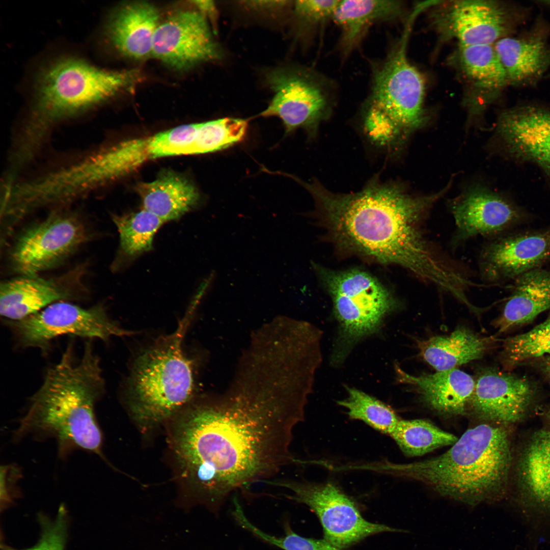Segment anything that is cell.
Listing matches in <instances>:
<instances>
[{
    "label": "cell",
    "instance_id": "cell-1",
    "mask_svg": "<svg viewBox=\"0 0 550 550\" xmlns=\"http://www.w3.org/2000/svg\"><path fill=\"white\" fill-rule=\"evenodd\" d=\"M306 405L266 387H240L195 406L174 444L201 502L218 510L233 492L265 483L296 462L290 447Z\"/></svg>",
    "mask_w": 550,
    "mask_h": 550
},
{
    "label": "cell",
    "instance_id": "cell-2",
    "mask_svg": "<svg viewBox=\"0 0 550 550\" xmlns=\"http://www.w3.org/2000/svg\"><path fill=\"white\" fill-rule=\"evenodd\" d=\"M342 248L382 263L400 265L448 293L459 285V269L425 235L422 222L445 193L415 197L399 186L374 182L350 194L333 193L316 182H301Z\"/></svg>",
    "mask_w": 550,
    "mask_h": 550
},
{
    "label": "cell",
    "instance_id": "cell-3",
    "mask_svg": "<svg viewBox=\"0 0 550 550\" xmlns=\"http://www.w3.org/2000/svg\"><path fill=\"white\" fill-rule=\"evenodd\" d=\"M102 372L91 340L85 343L80 358L69 343L31 397L14 432L15 439L52 438L61 458L75 449L102 456V434L95 415V404L105 389Z\"/></svg>",
    "mask_w": 550,
    "mask_h": 550
},
{
    "label": "cell",
    "instance_id": "cell-4",
    "mask_svg": "<svg viewBox=\"0 0 550 550\" xmlns=\"http://www.w3.org/2000/svg\"><path fill=\"white\" fill-rule=\"evenodd\" d=\"M511 463L506 430L499 424L484 422L468 429L439 456L407 464H387L386 469L473 506L501 497Z\"/></svg>",
    "mask_w": 550,
    "mask_h": 550
},
{
    "label": "cell",
    "instance_id": "cell-5",
    "mask_svg": "<svg viewBox=\"0 0 550 550\" xmlns=\"http://www.w3.org/2000/svg\"><path fill=\"white\" fill-rule=\"evenodd\" d=\"M138 69L111 71L76 58L60 59L41 73L37 99L16 149L32 159L57 122L130 90L141 81Z\"/></svg>",
    "mask_w": 550,
    "mask_h": 550
},
{
    "label": "cell",
    "instance_id": "cell-6",
    "mask_svg": "<svg viewBox=\"0 0 550 550\" xmlns=\"http://www.w3.org/2000/svg\"><path fill=\"white\" fill-rule=\"evenodd\" d=\"M188 313L173 334L158 338L135 360L127 383L131 410L144 424H155L182 407L195 389L193 362L182 341Z\"/></svg>",
    "mask_w": 550,
    "mask_h": 550
},
{
    "label": "cell",
    "instance_id": "cell-7",
    "mask_svg": "<svg viewBox=\"0 0 550 550\" xmlns=\"http://www.w3.org/2000/svg\"><path fill=\"white\" fill-rule=\"evenodd\" d=\"M408 29L373 73L364 125L370 139L379 146L397 144L426 121L424 78L406 53Z\"/></svg>",
    "mask_w": 550,
    "mask_h": 550
},
{
    "label": "cell",
    "instance_id": "cell-8",
    "mask_svg": "<svg viewBox=\"0 0 550 550\" xmlns=\"http://www.w3.org/2000/svg\"><path fill=\"white\" fill-rule=\"evenodd\" d=\"M319 269L338 322V346L334 356L338 362L356 342L377 332L384 319L399 305L388 289L365 271Z\"/></svg>",
    "mask_w": 550,
    "mask_h": 550
},
{
    "label": "cell",
    "instance_id": "cell-9",
    "mask_svg": "<svg viewBox=\"0 0 550 550\" xmlns=\"http://www.w3.org/2000/svg\"><path fill=\"white\" fill-rule=\"evenodd\" d=\"M273 97L259 116L281 120L286 134L299 127L313 131L329 113L335 94L333 83L302 66H280L264 74Z\"/></svg>",
    "mask_w": 550,
    "mask_h": 550
},
{
    "label": "cell",
    "instance_id": "cell-10",
    "mask_svg": "<svg viewBox=\"0 0 550 550\" xmlns=\"http://www.w3.org/2000/svg\"><path fill=\"white\" fill-rule=\"evenodd\" d=\"M91 236L79 215L53 211L17 235L9 253L11 268L18 275H39L61 264Z\"/></svg>",
    "mask_w": 550,
    "mask_h": 550
},
{
    "label": "cell",
    "instance_id": "cell-11",
    "mask_svg": "<svg viewBox=\"0 0 550 550\" xmlns=\"http://www.w3.org/2000/svg\"><path fill=\"white\" fill-rule=\"evenodd\" d=\"M5 321L21 346L44 351L48 349L52 340L63 335L107 341L113 336L131 334L112 320L101 304L84 308L60 301L22 319Z\"/></svg>",
    "mask_w": 550,
    "mask_h": 550
},
{
    "label": "cell",
    "instance_id": "cell-12",
    "mask_svg": "<svg viewBox=\"0 0 550 550\" xmlns=\"http://www.w3.org/2000/svg\"><path fill=\"white\" fill-rule=\"evenodd\" d=\"M265 483L290 490L292 494L286 497L308 506L321 522L324 539L338 547H346L377 533L400 531L365 519L355 502L332 482L281 480Z\"/></svg>",
    "mask_w": 550,
    "mask_h": 550
},
{
    "label": "cell",
    "instance_id": "cell-13",
    "mask_svg": "<svg viewBox=\"0 0 550 550\" xmlns=\"http://www.w3.org/2000/svg\"><path fill=\"white\" fill-rule=\"evenodd\" d=\"M152 56L177 70L215 61L223 56L208 20L198 10L176 12L158 25Z\"/></svg>",
    "mask_w": 550,
    "mask_h": 550
},
{
    "label": "cell",
    "instance_id": "cell-14",
    "mask_svg": "<svg viewBox=\"0 0 550 550\" xmlns=\"http://www.w3.org/2000/svg\"><path fill=\"white\" fill-rule=\"evenodd\" d=\"M86 270L84 264L57 277L18 275L2 282L1 316L5 320H18L54 302L82 298L87 293L83 283Z\"/></svg>",
    "mask_w": 550,
    "mask_h": 550
},
{
    "label": "cell",
    "instance_id": "cell-15",
    "mask_svg": "<svg viewBox=\"0 0 550 550\" xmlns=\"http://www.w3.org/2000/svg\"><path fill=\"white\" fill-rule=\"evenodd\" d=\"M526 8L496 1H457L443 16L446 30L459 45L494 44L510 36L526 20Z\"/></svg>",
    "mask_w": 550,
    "mask_h": 550
},
{
    "label": "cell",
    "instance_id": "cell-16",
    "mask_svg": "<svg viewBox=\"0 0 550 550\" xmlns=\"http://www.w3.org/2000/svg\"><path fill=\"white\" fill-rule=\"evenodd\" d=\"M468 407L478 418L497 424L515 422L529 409L535 391L527 379L486 369L475 379Z\"/></svg>",
    "mask_w": 550,
    "mask_h": 550
},
{
    "label": "cell",
    "instance_id": "cell-17",
    "mask_svg": "<svg viewBox=\"0 0 550 550\" xmlns=\"http://www.w3.org/2000/svg\"><path fill=\"white\" fill-rule=\"evenodd\" d=\"M495 50L506 71L509 86L536 85L550 68V25L537 19L517 36L497 41Z\"/></svg>",
    "mask_w": 550,
    "mask_h": 550
},
{
    "label": "cell",
    "instance_id": "cell-18",
    "mask_svg": "<svg viewBox=\"0 0 550 550\" xmlns=\"http://www.w3.org/2000/svg\"><path fill=\"white\" fill-rule=\"evenodd\" d=\"M497 131L513 156L550 173V111L531 105L506 111Z\"/></svg>",
    "mask_w": 550,
    "mask_h": 550
},
{
    "label": "cell",
    "instance_id": "cell-19",
    "mask_svg": "<svg viewBox=\"0 0 550 550\" xmlns=\"http://www.w3.org/2000/svg\"><path fill=\"white\" fill-rule=\"evenodd\" d=\"M550 260V229L510 236L485 251L483 266L491 279H516Z\"/></svg>",
    "mask_w": 550,
    "mask_h": 550
},
{
    "label": "cell",
    "instance_id": "cell-20",
    "mask_svg": "<svg viewBox=\"0 0 550 550\" xmlns=\"http://www.w3.org/2000/svg\"><path fill=\"white\" fill-rule=\"evenodd\" d=\"M460 238L498 233L520 220L521 211L498 195L482 187L473 188L452 205Z\"/></svg>",
    "mask_w": 550,
    "mask_h": 550
},
{
    "label": "cell",
    "instance_id": "cell-21",
    "mask_svg": "<svg viewBox=\"0 0 550 550\" xmlns=\"http://www.w3.org/2000/svg\"><path fill=\"white\" fill-rule=\"evenodd\" d=\"M396 378L413 387L433 410L445 415H459L466 411L475 387V379L455 368L415 376L394 365Z\"/></svg>",
    "mask_w": 550,
    "mask_h": 550
},
{
    "label": "cell",
    "instance_id": "cell-22",
    "mask_svg": "<svg viewBox=\"0 0 550 550\" xmlns=\"http://www.w3.org/2000/svg\"><path fill=\"white\" fill-rule=\"evenodd\" d=\"M159 17L157 8L146 2L130 3L119 8L109 21L108 28L115 48L123 55L134 60L152 56Z\"/></svg>",
    "mask_w": 550,
    "mask_h": 550
},
{
    "label": "cell",
    "instance_id": "cell-23",
    "mask_svg": "<svg viewBox=\"0 0 550 550\" xmlns=\"http://www.w3.org/2000/svg\"><path fill=\"white\" fill-rule=\"evenodd\" d=\"M550 308V270L536 268L516 279L512 294L494 322L499 332L527 323Z\"/></svg>",
    "mask_w": 550,
    "mask_h": 550
},
{
    "label": "cell",
    "instance_id": "cell-24",
    "mask_svg": "<svg viewBox=\"0 0 550 550\" xmlns=\"http://www.w3.org/2000/svg\"><path fill=\"white\" fill-rule=\"evenodd\" d=\"M143 209L164 222L179 218L198 203L200 195L187 179L172 171H165L156 180L137 186Z\"/></svg>",
    "mask_w": 550,
    "mask_h": 550
},
{
    "label": "cell",
    "instance_id": "cell-25",
    "mask_svg": "<svg viewBox=\"0 0 550 550\" xmlns=\"http://www.w3.org/2000/svg\"><path fill=\"white\" fill-rule=\"evenodd\" d=\"M402 12L403 4L397 1H339L332 20L340 29L343 54L354 48L371 25L396 19Z\"/></svg>",
    "mask_w": 550,
    "mask_h": 550
},
{
    "label": "cell",
    "instance_id": "cell-26",
    "mask_svg": "<svg viewBox=\"0 0 550 550\" xmlns=\"http://www.w3.org/2000/svg\"><path fill=\"white\" fill-rule=\"evenodd\" d=\"M489 339L461 326L449 335L436 336L418 342L421 356L437 371L449 370L481 358Z\"/></svg>",
    "mask_w": 550,
    "mask_h": 550
},
{
    "label": "cell",
    "instance_id": "cell-27",
    "mask_svg": "<svg viewBox=\"0 0 550 550\" xmlns=\"http://www.w3.org/2000/svg\"><path fill=\"white\" fill-rule=\"evenodd\" d=\"M519 478L527 503L550 512V431H538L531 437L521 457Z\"/></svg>",
    "mask_w": 550,
    "mask_h": 550
},
{
    "label": "cell",
    "instance_id": "cell-28",
    "mask_svg": "<svg viewBox=\"0 0 550 550\" xmlns=\"http://www.w3.org/2000/svg\"><path fill=\"white\" fill-rule=\"evenodd\" d=\"M459 59L465 74L477 87L497 93L509 86L493 44L460 45Z\"/></svg>",
    "mask_w": 550,
    "mask_h": 550
},
{
    "label": "cell",
    "instance_id": "cell-29",
    "mask_svg": "<svg viewBox=\"0 0 550 550\" xmlns=\"http://www.w3.org/2000/svg\"><path fill=\"white\" fill-rule=\"evenodd\" d=\"M390 436L405 455L411 457L453 445L458 439L453 434L421 419H400Z\"/></svg>",
    "mask_w": 550,
    "mask_h": 550
},
{
    "label": "cell",
    "instance_id": "cell-30",
    "mask_svg": "<svg viewBox=\"0 0 550 550\" xmlns=\"http://www.w3.org/2000/svg\"><path fill=\"white\" fill-rule=\"evenodd\" d=\"M122 252L134 257L150 250L155 234L164 222L154 214L143 209L136 212L114 215Z\"/></svg>",
    "mask_w": 550,
    "mask_h": 550
},
{
    "label": "cell",
    "instance_id": "cell-31",
    "mask_svg": "<svg viewBox=\"0 0 550 550\" xmlns=\"http://www.w3.org/2000/svg\"><path fill=\"white\" fill-rule=\"evenodd\" d=\"M248 121L225 117L198 123L195 139L186 155L213 152L242 141L247 133Z\"/></svg>",
    "mask_w": 550,
    "mask_h": 550
},
{
    "label": "cell",
    "instance_id": "cell-32",
    "mask_svg": "<svg viewBox=\"0 0 550 550\" xmlns=\"http://www.w3.org/2000/svg\"><path fill=\"white\" fill-rule=\"evenodd\" d=\"M347 396L338 401L350 419L361 420L375 430L391 435L400 419L387 404L355 388L346 387Z\"/></svg>",
    "mask_w": 550,
    "mask_h": 550
},
{
    "label": "cell",
    "instance_id": "cell-33",
    "mask_svg": "<svg viewBox=\"0 0 550 550\" xmlns=\"http://www.w3.org/2000/svg\"><path fill=\"white\" fill-rule=\"evenodd\" d=\"M502 354L508 366L550 355V315L529 332L506 339Z\"/></svg>",
    "mask_w": 550,
    "mask_h": 550
},
{
    "label": "cell",
    "instance_id": "cell-34",
    "mask_svg": "<svg viewBox=\"0 0 550 550\" xmlns=\"http://www.w3.org/2000/svg\"><path fill=\"white\" fill-rule=\"evenodd\" d=\"M237 523L264 542L284 550H345L324 539H315L301 536L293 532L289 526H286V534L283 537L268 535L252 524L244 514L238 517Z\"/></svg>",
    "mask_w": 550,
    "mask_h": 550
},
{
    "label": "cell",
    "instance_id": "cell-35",
    "mask_svg": "<svg viewBox=\"0 0 550 550\" xmlns=\"http://www.w3.org/2000/svg\"><path fill=\"white\" fill-rule=\"evenodd\" d=\"M198 127V123L179 126L150 137L152 158L186 155Z\"/></svg>",
    "mask_w": 550,
    "mask_h": 550
},
{
    "label": "cell",
    "instance_id": "cell-36",
    "mask_svg": "<svg viewBox=\"0 0 550 550\" xmlns=\"http://www.w3.org/2000/svg\"><path fill=\"white\" fill-rule=\"evenodd\" d=\"M339 0L293 1L292 14L300 32L312 31L333 20Z\"/></svg>",
    "mask_w": 550,
    "mask_h": 550
},
{
    "label": "cell",
    "instance_id": "cell-37",
    "mask_svg": "<svg viewBox=\"0 0 550 550\" xmlns=\"http://www.w3.org/2000/svg\"><path fill=\"white\" fill-rule=\"evenodd\" d=\"M40 522L42 533L38 542L32 547L20 550H64L67 536L65 509L61 506L53 520L41 517ZM5 550L19 549L7 547Z\"/></svg>",
    "mask_w": 550,
    "mask_h": 550
},
{
    "label": "cell",
    "instance_id": "cell-38",
    "mask_svg": "<svg viewBox=\"0 0 550 550\" xmlns=\"http://www.w3.org/2000/svg\"><path fill=\"white\" fill-rule=\"evenodd\" d=\"M21 477L20 469L15 464L2 465L1 468V499L4 505L11 500V495Z\"/></svg>",
    "mask_w": 550,
    "mask_h": 550
},
{
    "label": "cell",
    "instance_id": "cell-39",
    "mask_svg": "<svg viewBox=\"0 0 550 550\" xmlns=\"http://www.w3.org/2000/svg\"><path fill=\"white\" fill-rule=\"evenodd\" d=\"M198 8V10L202 13L207 19H210L212 23H215L217 17L216 6L211 1H195L193 2Z\"/></svg>",
    "mask_w": 550,
    "mask_h": 550
},
{
    "label": "cell",
    "instance_id": "cell-40",
    "mask_svg": "<svg viewBox=\"0 0 550 550\" xmlns=\"http://www.w3.org/2000/svg\"><path fill=\"white\" fill-rule=\"evenodd\" d=\"M540 366L543 373L550 380V355L543 358Z\"/></svg>",
    "mask_w": 550,
    "mask_h": 550
},
{
    "label": "cell",
    "instance_id": "cell-41",
    "mask_svg": "<svg viewBox=\"0 0 550 550\" xmlns=\"http://www.w3.org/2000/svg\"><path fill=\"white\" fill-rule=\"evenodd\" d=\"M546 417H547V419L548 420V423H549V424L550 425V408H549V409L547 411V414H546Z\"/></svg>",
    "mask_w": 550,
    "mask_h": 550
}]
</instances>
